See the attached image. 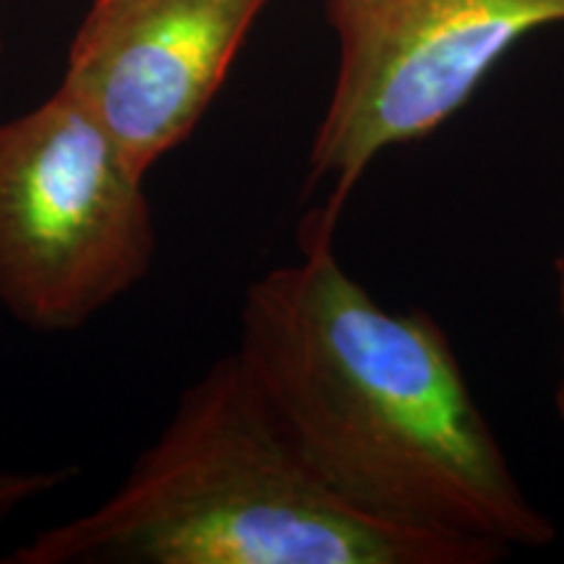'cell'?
Segmentation results:
<instances>
[{
	"label": "cell",
	"mask_w": 564,
	"mask_h": 564,
	"mask_svg": "<svg viewBox=\"0 0 564 564\" xmlns=\"http://www.w3.org/2000/svg\"><path fill=\"white\" fill-rule=\"evenodd\" d=\"M267 0H95L61 89L141 173L183 144Z\"/></svg>",
	"instance_id": "cell-5"
},
{
	"label": "cell",
	"mask_w": 564,
	"mask_h": 564,
	"mask_svg": "<svg viewBox=\"0 0 564 564\" xmlns=\"http://www.w3.org/2000/svg\"><path fill=\"white\" fill-rule=\"evenodd\" d=\"M144 178L61 87L0 123V306L66 333L144 280L158 246Z\"/></svg>",
	"instance_id": "cell-3"
},
{
	"label": "cell",
	"mask_w": 564,
	"mask_h": 564,
	"mask_svg": "<svg viewBox=\"0 0 564 564\" xmlns=\"http://www.w3.org/2000/svg\"><path fill=\"white\" fill-rule=\"evenodd\" d=\"M335 230L246 288L241 358L280 426L358 512L497 554L556 528L514 476L442 324L392 312L345 272Z\"/></svg>",
	"instance_id": "cell-1"
},
{
	"label": "cell",
	"mask_w": 564,
	"mask_h": 564,
	"mask_svg": "<svg viewBox=\"0 0 564 564\" xmlns=\"http://www.w3.org/2000/svg\"><path fill=\"white\" fill-rule=\"evenodd\" d=\"M74 468H30V470H0V525L11 520L21 507L32 505L34 499L47 497L68 478Z\"/></svg>",
	"instance_id": "cell-6"
},
{
	"label": "cell",
	"mask_w": 564,
	"mask_h": 564,
	"mask_svg": "<svg viewBox=\"0 0 564 564\" xmlns=\"http://www.w3.org/2000/svg\"><path fill=\"white\" fill-rule=\"evenodd\" d=\"M556 293H560V312L564 322V257L556 259ZM556 413H560V421L564 423V361H562L560 387H556Z\"/></svg>",
	"instance_id": "cell-7"
},
{
	"label": "cell",
	"mask_w": 564,
	"mask_h": 564,
	"mask_svg": "<svg viewBox=\"0 0 564 564\" xmlns=\"http://www.w3.org/2000/svg\"><path fill=\"white\" fill-rule=\"evenodd\" d=\"M6 564H491L463 541L405 531L335 494L280 426L238 352L181 392L126 481L34 533Z\"/></svg>",
	"instance_id": "cell-2"
},
{
	"label": "cell",
	"mask_w": 564,
	"mask_h": 564,
	"mask_svg": "<svg viewBox=\"0 0 564 564\" xmlns=\"http://www.w3.org/2000/svg\"><path fill=\"white\" fill-rule=\"evenodd\" d=\"M327 17L340 61L308 183L329 186L312 220L335 230L373 160L447 123L520 40L564 24V0H327Z\"/></svg>",
	"instance_id": "cell-4"
}]
</instances>
